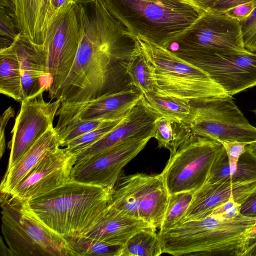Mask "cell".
Here are the masks:
<instances>
[{"label":"cell","instance_id":"cell-32","mask_svg":"<svg viewBox=\"0 0 256 256\" xmlns=\"http://www.w3.org/2000/svg\"><path fill=\"white\" fill-rule=\"evenodd\" d=\"M0 49L10 47L21 33L15 12L6 8L0 6Z\"/></svg>","mask_w":256,"mask_h":256},{"label":"cell","instance_id":"cell-19","mask_svg":"<svg viewBox=\"0 0 256 256\" xmlns=\"http://www.w3.org/2000/svg\"><path fill=\"white\" fill-rule=\"evenodd\" d=\"M10 46L19 62L24 99L41 92H48L52 82L44 55L37 51L22 33Z\"/></svg>","mask_w":256,"mask_h":256},{"label":"cell","instance_id":"cell-37","mask_svg":"<svg viewBox=\"0 0 256 256\" xmlns=\"http://www.w3.org/2000/svg\"><path fill=\"white\" fill-rule=\"evenodd\" d=\"M15 115L14 110L12 106L8 107L2 114L0 117V156H2L5 150L6 141L4 132L6 126L12 118Z\"/></svg>","mask_w":256,"mask_h":256},{"label":"cell","instance_id":"cell-9","mask_svg":"<svg viewBox=\"0 0 256 256\" xmlns=\"http://www.w3.org/2000/svg\"><path fill=\"white\" fill-rule=\"evenodd\" d=\"M224 149L220 142L195 134L184 142L170 154L161 173L170 194L194 193L202 188Z\"/></svg>","mask_w":256,"mask_h":256},{"label":"cell","instance_id":"cell-29","mask_svg":"<svg viewBox=\"0 0 256 256\" xmlns=\"http://www.w3.org/2000/svg\"><path fill=\"white\" fill-rule=\"evenodd\" d=\"M76 256H121L122 246L84 236H64Z\"/></svg>","mask_w":256,"mask_h":256},{"label":"cell","instance_id":"cell-28","mask_svg":"<svg viewBox=\"0 0 256 256\" xmlns=\"http://www.w3.org/2000/svg\"><path fill=\"white\" fill-rule=\"evenodd\" d=\"M162 254L158 234L145 229L133 234L122 246L121 256H158Z\"/></svg>","mask_w":256,"mask_h":256},{"label":"cell","instance_id":"cell-46","mask_svg":"<svg viewBox=\"0 0 256 256\" xmlns=\"http://www.w3.org/2000/svg\"><path fill=\"white\" fill-rule=\"evenodd\" d=\"M246 148L256 158V141L247 144Z\"/></svg>","mask_w":256,"mask_h":256},{"label":"cell","instance_id":"cell-34","mask_svg":"<svg viewBox=\"0 0 256 256\" xmlns=\"http://www.w3.org/2000/svg\"><path fill=\"white\" fill-rule=\"evenodd\" d=\"M246 50L256 54V8L246 19L240 22Z\"/></svg>","mask_w":256,"mask_h":256},{"label":"cell","instance_id":"cell-1","mask_svg":"<svg viewBox=\"0 0 256 256\" xmlns=\"http://www.w3.org/2000/svg\"><path fill=\"white\" fill-rule=\"evenodd\" d=\"M84 22L75 60L54 99L64 102L92 100L117 89L118 64L134 50L136 38L102 0H78Z\"/></svg>","mask_w":256,"mask_h":256},{"label":"cell","instance_id":"cell-31","mask_svg":"<svg viewBox=\"0 0 256 256\" xmlns=\"http://www.w3.org/2000/svg\"><path fill=\"white\" fill-rule=\"evenodd\" d=\"M124 117L106 121L96 128L67 142L62 147L66 148L71 152L76 155L112 130Z\"/></svg>","mask_w":256,"mask_h":256},{"label":"cell","instance_id":"cell-5","mask_svg":"<svg viewBox=\"0 0 256 256\" xmlns=\"http://www.w3.org/2000/svg\"><path fill=\"white\" fill-rule=\"evenodd\" d=\"M138 47L148 62L155 94L200 104L228 96L204 71L170 50L136 36Z\"/></svg>","mask_w":256,"mask_h":256},{"label":"cell","instance_id":"cell-47","mask_svg":"<svg viewBox=\"0 0 256 256\" xmlns=\"http://www.w3.org/2000/svg\"><path fill=\"white\" fill-rule=\"evenodd\" d=\"M254 112L256 114V109L254 110Z\"/></svg>","mask_w":256,"mask_h":256},{"label":"cell","instance_id":"cell-2","mask_svg":"<svg viewBox=\"0 0 256 256\" xmlns=\"http://www.w3.org/2000/svg\"><path fill=\"white\" fill-rule=\"evenodd\" d=\"M256 233V218L240 213L233 218L210 215L178 222L158 233L162 253L174 256H244Z\"/></svg>","mask_w":256,"mask_h":256},{"label":"cell","instance_id":"cell-44","mask_svg":"<svg viewBox=\"0 0 256 256\" xmlns=\"http://www.w3.org/2000/svg\"><path fill=\"white\" fill-rule=\"evenodd\" d=\"M52 8L54 13L57 12L63 6L70 3L74 2L76 0H50Z\"/></svg>","mask_w":256,"mask_h":256},{"label":"cell","instance_id":"cell-4","mask_svg":"<svg viewBox=\"0 0 256 256\" xmlns=\"http://www.w3.org/2000/svg\"><path fill=\"white\" fill-rule=\"evenodd\" d=\"M135 36L168 48L204 12L186 0H102Z\"/></svg>","mask_w":256,"mask_h":256},{"label":"cell","instance_id":"cell-11","mask_svg":"<svg viewBox=\"0 0 256 256\" xmlns=\"http://www.w3.org/2000/svg\"><path fill=\"white\" fill-rule=\"evenodd\" d=\"M172 51L206 72L230 96L256 86V54Z\"/></svg>","mask_w":256,"mask_h":256},{"label":"cell","instance_id":"cell-13","mask_svg":"<svg viewBox=\"0 0 256 256\" xmlns=\"http://www.w3.org/2000/svg\"><path fill=\"white\" fill-rule=\"evenodd\" d=\"M42 92L24 99L11 132L10 152L7 168L13 166L46 132L53 122L61 102H46Z\"/></svg>","mask_w":256,"mask_h":256},{"label":"cell","instance_id":"cell-20","mask_svg":"<svg viewBox=\"0 0 256 256\" xmlns=\"http://www.w3.org/2000/svg\"><path fill=\"white\" fill-rule=\"evenodd\" d=\"M20 31L38 52H42L49 21L54 14L50 0H14Z\"/></svg>","mask_w":256,"mask_h":256},{"label":"cell","instance_id":"cell-41","mask_svg":"<svg viewBox=\"0 0 256 256\" xmlns=\"http://www.w3.org/2000/svg\"><path fill=\"white\" fill-rule=\"evenodd\" d=\"M238 204H239L236 202L233 198H231L226 202L222 204L216 208L212 212V213L211 215H218L222 214Z\"/></svg>","mask_w":256,"mask_h":256},{"label":"cell","instance_id":"cell-3","mask_svg":"<svg viewBox=\"0 0 256 256\" xmlns=\"http://www.w3.org/2000/svg\"><path fill=\"white\" fill-rule=\"evenodd\" d=\"M112 189L70 179L26 202L33 214L53 232L62 236H83L104 216Z\"/></svg>","mask_w":256,"mask_h":256},{"label":"cell","instance_id":"cell-30","mask_svg":"<svg viewBox=\"0 0 256 256\" xmlns=\"http://www.w3.org/2000/svg\"><path fill=\"white\" fill-rule=\"evenodd\" d=\"M193 194L192 192H182L170 195L168 207L158 233L166 231L180 221L192 200Z\"/></svg>","mask_w":256,"mask_h":256},{"label":"cell","instance_id":"cell-10","mask_svg":"<svg viewBox=\"0 0 256 256\" xmlns=\"http://www.w3.org/2000/svg\"><path fill=\"white\" fill-rule=\"evenodd\" d=\"M186 123L194 134L220 142L249 144L256 141V128L250 124L231 96L192 104Z\"/></svg>","mask_w":256,"mask_h":256},{"label":"cell","instance_id":"cell-6","mask_svg":"<svg viewBox=\"0 0 256 256\" xmlns=\"http://www.w3.org/2000/svg\"><path fill=\"white\" fill-rule=\"evenodd\" d=\"M2 232L8 245L7 256H76L62 236L40 222L27 202L0 192Z\"/></svg>","mask_w":256,"mask_h":256},{"label":"cell","instance_id":"cell-42","mask_svg":"<svg viewBox=\"0 0 256 256\" xmlns=\"http://www.w3.org/2000/svg\"><path fill=\"white\" fill-rule=\"evenodd\" d=\"M241 204H238L222 214L217 215L225 219L233 218L240 214Z\"/></svg>","mask_w":256,"mask_h":256},{"label":"cell","instance_id":"cell-12","mask_svg":"<svg viewBox=\"0 0 256 256\" xmlns=\"http://www.w3.org/2000/svg\"><path fill=\"white\" fill-rule=\"evenodd\" d=\"M172 50L245 52L240 22L224 13L204 12L168 48Z\"/></svg>","mask_w":256,"mask_h":256},{"label":"cell","instance_id":"cell-23","mask_svg":"<svg viewBox=\"0 0 256 256\" xmlns=\"http://www.w3.org/2000/svg\"><path fill=\"white\" fill-rule=\"evenodd\" d=\"M256 180V158L246 150L236 165L230 166L225 150L214 162L206 184L228 180L233 182Z\"/></svg>","mask_w":256,"mask_h":256},{"label":"cell","instance_id":"cell-21","mask_svg":"<svg viewBox=\"0 0 256 256\" xmlns=\"http://www.w3.org/2000/svg\"><path fill=\"white\" fill-rule=\"evenodd\" d=\"M145 229L156 230L144 220L128 216L109 206L104 216L83 236L123 246L133 234Z\"/></svg>","mask_w":256,"mask_h":256},{"label":"cell","instance_id":"cell-38","mask_svg":"<svg viewBox=\"0 0 256 256\" xmlns=\"http://www.w3.org/2000/svg\"><path fill=\"white\" fill-rule=\"evenodd\" d=\"M253 0H218L208 12L223 13L230 8Z\"/></svg>","mask_w":256,"mask_h":256},{"label":"cell","instance_id":"cell-36","mask_svg":"<svg viewBox=\"0 0 256 256\" xmlns=\"http://www.w3.org/2000/svg\"><path fill=\"white\" fill-rule=\"evenodd\" d=\"M256 8V0L230 8L224 14L240 22L247 18Z\"/></svg>","mask_w":256,"mask_h":256},{"label":"cell","instance_id":"cell-8","mask_svg":"<svg viewBox=\"0 0 256 256\" xmlns=\"http://www.w3.org/2000/svg\"><path fill=\"white\" fill-rule=\"evenodd\" d=\"M170 195L161 173H136L120 176L112 189L109 206L160 228Z\"/></svg>","mask_w":256,"mask_h":256},{"label":"cell","instance_id":"cell-26","mask_svg":"<svg viewBox=\"0 0 256 256\" xmlns=\"http://www.w3.org/2000/svg\"><path fill=\"white\" fill-rule=\"evenodd\" d=\"M148 107L158 117L186 122L192 110L191 102L180 98L160 96L155 92L143 95Z\"/></svg>","mask_w":256,"mask_h":256},{"label":"cell","instance_id":"cell-43","mask_svg":"<svg viewBox=\"0 0 256 256\" xmlns=\"http://www.w3.org/2000/svg\"><path fill=\"white\" fill-rule=\"evenodd\" d=\"M244 256H256V233L252 236Z\"/></svg>","mask_w":256,"mask_h":256},{"label":"cell","instance_id":"cell-16","mask_svg":"<svg viewBox=\"0 0 256 256\" xmlns=\"http://www.w3.org/2000/svg\"><path fill=\"white\" fill-rule=\"evenodd\" d=\"M76 155L59 147L46 155L8 194L29 200L66 183L70 179Z\"/></svg>","mask_w":256,"mask_h":256},{"label":"cell","instance_id":"cell-17","mask_svg":"<svg viewBox=\"0 0 256 256\" xmlns=\"http://www.w3.org/2000/svg\"><path fill=\"white\" fill-rule=\"evenodd\" d=\"M158 118L148 107L142 96L115 128L76 154L75 164L118 145L134 140L152 138L154 123Z\"/></svg>","mask_w":256,"mask_h":256},{"label":"cell","instance_id":"cell-33","mask_svg":"<svg viewBox=\"0 0 256 256\" xmlns=\"http://www.w3.org/2000/svg\"><path fill=\"white\" fill-rule=\"evenodd\" d=\"M106 121L108 120L102 119L78 121L56 130L61 142L60 147L67 142L96 128Z\"/></svg>","mask_w":256,"mask_h":256},{"label":"cell","instance_id":"cell-18","mask_svg":"<svg viewBox=\"0 0 256 256\" xmlns=\"http://www.w3.org/2000/svg\"><path fill=\"white\" fill-rule=\"evenodd\" d=\"M256 190V180L235 182L226 180L205 184L194 193L192 200L180 222L210 216L216 208L231 198L242 205Z\"/></svg>","mask_w":256,"mask_h":256},{"label":"cell","instance_id":"cell-45","mask_svg":"<svg viewBox=\"0 0 256 256\" xmlns=\"http://www.w3.org/2000/svg\"><path fill=\"white\" fill-rule=\"evenodd\" d=\"M0 6L6 8L15 12L14 0H0Z\"/></svg>","mask_w":256,"mask_h":256},{"label":"cell","instance_id":"cell-39","mask_svg":"<svg viewBox=\"0 0 256 256\" xmlns=\"http://www.w3.org/2000/svg\"><path fill=\"white\" fill-rule=\"evenodd\" d=\"M240 213L245 216L256 218V190L241 205Z\"/></svg>","mask_w":256,"mask_h":256},{"label":"cell","instance_id":"cell-22","mask_svg":"<svg viewBox=\"0 0 256 256\" xmlns=\"http://www.w3.org/2000/svg\"><path fill=\"white\" fill-rule=\"evenodd\" d=\"M54 127L46 132L13 166L7 168L2 180L0 192L10 193L28 173L48 154L60 147Z\"/></svg>","mask_w":256,"mask_h":256},{"label":"cell","instance_id":"cell-15","mask_svg":"<svg viewBox=\"0 0 256 256\" xmlns=\"http://www.w3.org/2000/svg\"><path fill=\"white\" fill-rule=\"evenodd\" d=\"M142 96L137 89L127 88L88 101L62 103L56 114L58 118L54 128L58 130L78 121L98 119L110 120L123 118Z\"/></svg>","mask_w":256,"mask_h":256},{"label":"cell","instance_id":"cell-27","mask_svg":"<svg viewBox=\"0 0 256 256\" xmlns=\"http://www.w3.org/2000/svg\"><path fill=\"white\" fill-rule=\"evenodd\" d=\"M122 62V66L131 80V84L143 95L155 92V85L150 64L136 46L131 54Z\"/></svg>","mask_w":256,"mask_h":256},{"label":"cell","instance_id":"cell-7","mask_svg":"<svg viewBox=\"0 0 256 256\" xmlns=\"http://www.w3.org/2000/svg\"><path fill=\"white\" fill-rule=\"evenodd\" d=\"M83 30L82 14L76 1L62 7L49 21L42 54L52 82L48 91L50 100H54L72 68Z\"/></svg>","mask_w":256,"mask_h":256},{"label":"cell","instance_id":"cell-25","mask_svg":"<svg viewBox=\"0 0 256 256\" xmlns=\"http://www.w3.org/2000/svg\"><path fill=\"white\" fill-rule=\"evenodd\" d=\"M194 135L186 122L158 118L154 123V137L159 148H166L174 152L186 140Z\"/></svg>","mask_w":256,"mask_h":256},{"label":"cell","instance_id":"cell-14","mask_svg":"<svg viewBox=\"0 0 256 256\" xmlns=\"http://www.w3.org/2000/svg\"><path fill=\"white\" fill-rule=\"evenodd\" d=\"M150 138L130 141L75 164L70 179L113 188L122 170L146 146Z\"/></svg>","mask_w":256,"mask_h":256},{"label":"cell","instance_id":"cell-35","mask_svg":"<svg viewBox=\"0 0 256 256\" xmlns=\"http://www.w3.org/2000/svg\"><path fill=\"white\" fill-rule=\"evenodd\" d=\"M225 150L230 166L236 165L238 159L246 150V143L235 141H222L220 142Z\"/></svg>","mask_w":256,"mask_h":256},{"label":"cell","instance_id":"cell-40","mask_svg":"<svg viewBox=\"0 0 256 256\" xmlns=\"http://www.w3.org/2000/svg\"><path fill=\"white\" fill-rule=\"evenodd\" d=\"M193 4L203 12L210 10L214 4L218 0H186Z\"/></svg>","mask_w":256,"mask_h":256},{"label":"cell","instance_id":"cell-24","mask_svg":"<svg viewBox=\"0 0 256 256\" xmlns=\"http://www.w3.org/2000/svg\"><path fill=\"white\" fill-rule=\"evenodd\" d=\"M0 92L18 102L24 100L20 66L11 46L0 50Z\"/></svg>","mask_w":256,"mask_h":256}]
</instances>
